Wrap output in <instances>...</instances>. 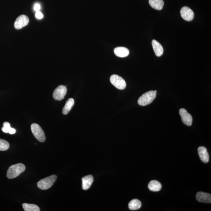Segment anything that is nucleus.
I'll use <instances>...</instances> for the list:
<instances>
[{
    "label": "nucleus",
    "instance_id": "1",
    "mask_svg": "<svg viewBox=\"0 0 211 211\" xmlns=\"http://www.w3.org/2000/svg\"><path fill=\"white\" fill-rule=\"evenodd\" d=\"M25 169V167L22 163H19L12 165L9 167L7 171V177L10 179L14 178L24 172Z\"/></svg>",
    "mask_w": 211,
    "mask_h": 211
},
{
    "label": "nucleus",
    "instance_id": "2",
    "mask_svg": "<svg viewBox=\"0 0 211 211\" xmlns=\"http://www.w3.org/2000/svg\"><path fill=\"white\" fill-rule=\"evenodd\" d=\"M156 93L154 91H150L144 93L140 96L138 101L139 105L145 106L151 104L156 97Z\"/></svg>",
    "mask_w": 211,
    "mask_h": 211
},
{
    "label": "nucleus",
    "instance_id": "3",
    "mask_svg": "<svg viewBox=\"0 0 211 211\" xmlns=\"http://www.w3.org/2000/svg\"><path fill=\"white\" fill-rule=\"evenodd\" d=\"M57 179V176L52 175L39 181L37 183V186L39 189L46 190L53 186Z\"/></svg>",
    "mask_w": 211,
    "mask_h": 211
},
{
    "label": "nucleus",
    "instance_id": "4",
    "mask_svg": "<svg viewBox=\"0 0 211 211\" xmlns=\"http://www.w3.org/2000/svg\"><path fill=\"white\" fill-rule=\"evenodd\" d=\"M32 132L34 137L39 142H43L45 140V136L44 131L39 124L33 123L31 125Z\"/></svg>",
    "mask_w": 211,
    "mask_h": 211
},
{
    "label": "nucleus",
    "instance_id": "5",
    "mask_svg": "<svg viewBox=\"0 0 211 211\" xmlns=\"http://www.w3.org/2000/svg\"><path fill=\"white\" fill-rule=\"evenodd\" d=\"M110 81L112 84L118 89H124L126 86L125 80L122 77L115 74L110 77Z\"/></svg>",
    "mask_w": 211,
    "mask_h": 211
},
{
    "label": "nucleus",
    "instance_id": "6",
    "mask_svg": "<svg viewBox=\"0 0 211 211\" xmlns=\"http://www.w3.org/2000/svg\"><path fill=\"white\" fill-rule=\"evenodd\" d=\"M67 92V89L66 86L60 85L56 88L53 93V98L57 101H61L65 98Z\"/></svg>",
    "mask_w": 211,
    "mask_h": 211
},
{
    "label": "nucleus",
    "instance_id": "7",
    "mask_svg": "<svg viewBox=\"0 0 211 211\" xmlns=\"http://www.w3.org/2000/svg\"><path fill=\"white\" fill-rule=\"evenodd\" d=\"M29 22V19L27 16L22 15L16 19L14 23V27L16 30L22 29L28 25Z\"/></svg>",
    "mask_w": 211,
    "mask_h": 211
},
{
    "label": "nucleus",
    "instance_id": "8",
    "mask_svg": "<svg viewBox=\"0 0 211 211\" xmlns=\"http://www.w3.org/2000/svg\"><path fill=\"white\" fill-rule=\"evenodd\" d=\"M179 113L184 124L188 126L192 125L193 121L192 115L188 113L186 109H180L179 111Z\"/></svg>",
    "mask_w": 211,
    "mask_h": 211
},
{
    "label": "nucleus",
    "instance_id": "9",
    "mask_svg": "<svg viewBox=\"0 0 211 211\" xmlns=\"http://www.w3.org/2000/svg\"><path fill=\"white\" fill-rule=\"evenodd\" d=\"M181 15L185 20L190 21L193 19L194 14L193 11L187 7H182L181 10Z\"/></svg>",
    "mask_w": 211,
    "mask_h": 211
},
{
    "label": "nucleus",
    "instance_id": "10",
    "mask_svg": "<svg viewBox=\"0 0 211 211\" xmlns=\"http://www.w3.org/2000/svg\"><path fill=\"white\" fill-rule=\"evenodd\" d=\"M197 201L201 203H211V195L210 194L202 192H197L196 195Z\"/></svg>",
    "mask_w": 211,
    "mask_h": 211
},
{
    "label": "nucleus",
    "instance_id": "11",
    "mask_svg": "<svg viewBox=\"0 0 211 211\" xmlns=\"http://www.w3.org/2000/svg\"><path fill=\"white\" fill-rule=\"evenodd\" d=\"M198 152L202 161L204 163H207L209 162V155L206 148L200 147L198 149Z\"/></svg>",
    "mask_w": 211,
    "mask_h": 211
},
{
    "label": "nucleus",
    "instance_id": "12",
    "mask_svg": "<svg viewBox=\"0 0 211 211\" xmlns=\"http://www.w3.org/2000/svg\"><path fill=\"white\" fill-rule=\"evenodd\" d=\"M94 178L92 175L85 176L82 179V189L86 190L89 189L93 183Z\"/></svg>",
    "mask_w": 211,
    "mask_h": 211
},
{
    "label": "nucleus",
    "instance_id": "13",
    "mask_svg": "<svg viewBox=\"0 0 211 211\" xmlns=\"http://www.w3.org/2000/svg\"><path fill=\"white\" fill-rule=\"evenodd\" d=\"M152 44L156 56L158 57H161L163 53V48L162 45L155 39L152 41Z\"/></svg>",
    "mask_w": 211,
    "mask_h": 211
},
{
    "label": "nucleus",
    "instance_id": "14",
    "mask_svg": "<svg viewBox=\"0 0 211 211\" xmlns=\"http://www.w3.org/2000/svg\"><path fill=\"white\" fill-rule=\"evenodd\" d=\"M114 52L117 57H124L128 56L130 51L128 48L124 47H117L114 50Z\"/></svg>",
    "mask_w": 211,
    "mask_h": 211
},
{
    "label": "nucleus",
    "instance_id": "15",
    "mask_svg": "<svg viewBox=\"0 0 211 211\" xmlns=\"http://www.w3.org/2000/svg\"><path fill=\"white\" fill-rule=\"evenodd\" d=\"M148 187L150 190L153 192H158L162 189L161 184L156 180H152L149 183Z\"/></svg>",
    "mask_w": 211,
    "mask_h": 211
},
{
    "label": "nucleus",
    "instance_id": "16",
    "mask_svg": "<svg viewBox=\"0 0 211 211\" xmlns=\"http://www.w3.org/2000/svg\"><path fill=\"white\" fill-rule=\"evenodd\" d=\"M149 3L153 8L160 10L163 8L164 2L163 0H149Z\"/></svg>",
    "mask_w": 211,
    "mask_h": 211
},
{
    "label": "nucleus",
    "instance_id": "17",
    "mask_svg": "<svg viewBox=\"0 0 211 211\" xmlns=\"http://www.w3.org/2000/svg\"><path fill=\"white\" fill-rule=\"evenodd\" d=\"M74 104L73 99L70 98L66 101L64 107H63L62 112L64 115L67 114L72 109Z\"/></svg>",
    "mask_w": 211,
    "mask_h": 211
},
{
    "label": "nucleus",
    "instance_id": "18",
    "mask_svg": "<svg viewBox=\"0 0 211 211\" xmlns=\"http://www.w3.org/2000/svg\"><path fill=\"white\" fill-rule=\"evenodd\" d=\"M142 204L140 201L137 199H133L129 203V209L132 210H137L140 209Z\"/></svg>",
    "mask_w": 211,
    "mask_h": 211
},
{
    "label": "nucleus",
    "instance_id": "19",
    "mask_svg": "<svg viewBox=\"0 0 211 211\" xmlns=\"http://www.w3.org/2000/svg\"><path fill=\"white\" fill-rule=\"evenodd\" d=\"M23 208L25 211H39L40 209L36 204L24 203L22 204Z\"/></svg>",
    "mask_w": 211,
    "mask_h": 211
},
{
    "label": "nucleus",
    "instance_id": "20",
    "mask_svg": "<svg viewBox=\"0 0 211 211\" xmlns=\"http://www.w3.org/2000/svg\"><path fill=\"white\" fill-rule=\"evenodd\" d=\"M10 144L7 141L0 139V151H5L8 149Z\"/></svg>",
    "mask_w": 211,
    "mask_h": 211
},
{
    "label": "nucleus",
    "instance_id": "21",
    "mask_svg": "<svg viewBox=\"0 0 211 211\" xmlns=\"http://www.w3.org/2000/svg\"><path fill=\"white\" fill-rule=\"evenodd\" d=\"M11 128L10 124L8 122H6L3 123V127H2V130L4 133H9Z\"/></svg>",
    "mask_w": 211,
    "mask_h": 211
},
{
    "label": "nucleus",
    "instance_id": "22",
    "mask_svg": "<svg viewBox=\"0 0 211 211\" xmlns=\"http://www.w3.org/2000/svg\"><path fill=\"white\" fill-rule=\"evenodd\" d=\"M35 16L38 19H42L43 17V15L40 11H36Z\"/></svg>",
    "mask_w": 211,
    "mask_h": 211
},
{
    "label": "nucleus",
    "instance_id": "23",
    "mask_svg": "<svg viewBox=\"0 0 211 211\" xmlns=\"http://www.w3.org/2000/svg\"><path fill=\"white\" fill-rule=\"evenodd\" d=\"M34 10L36 11H39L40 9V6L39 4H35L34 7Z\"/></svg>",
    "mask_w": 211,
    "mask_h": 211
},
{
    "label": "nucleus",
    "instance_id": "24",
    "mask_svg": "<svg viewBox=\"0 0 211 211\" xmlns=\"http://www.w3.org/2000/svg\"><path fill=\"white\" fill-rule=\"evenodd\" d=\"M16 133V130L14 128H11V129L10 131H9V133L10 134H14Z\"/></svg>",
    "mask_w": 211,
    "mask_h": 211
},
{
    "label": "nucleus",
    "instance_id": "25",
    "mask_svg": "<svg viewBox=\"0 0 211 211\" xmlns=\"http://www.w3.org/2000/svg\"><path fill=\"white\" fill-rule=\"evenodd\" d=\"M154 92H156H156H157V91H156V90H154Z\"/></svg>",
    "mask_w": 211,
    "mask_h": 211
}]
</instances>
